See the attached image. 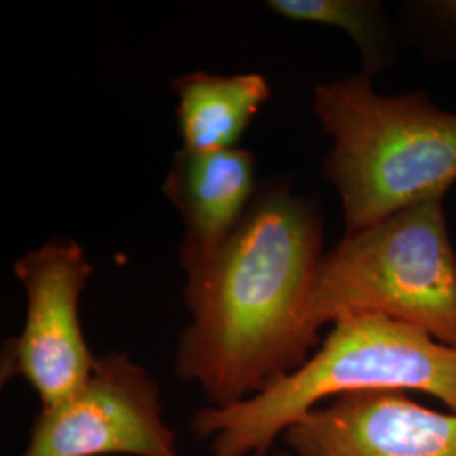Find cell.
I'll list each match as a JSON object with an SVG mask.
<instances>
[{"label": "cell", "instance_id": "4", "mask_svg": "<svg viewBox=\"0 0 456 456\" xmlns=\"http://www.w3.org/2000/svg\"><path fill=\"white\" fill-rule=\"evenodd\" d=\"M377 313L456 346V252L443 200L346 233L318 264L308 301L316 333L340 316Z\"/></svg>", "mask_w": 456, "mask_h": 456}, {"label": "cell", "instance_id": "3", "mask_svg": "<svg viewBox=\"0 0 456 456\" xmlns=\"http://www.w3.org/2000/svg\"><path fill=\"white\" fill-rule=\"evenodd\" d=\"M313 109L333 141L325 173L342 198L346 233L443 200L455 184L456 114L424 92L384 97L363 71L316 86Z\"/></svg>", "mask_w": 456, "mask_h": 456}, {"label": "cell", "instance_id": "10", "mask_svg": "<svg viewBox=\"0 0 456 456\" xmlns=\"http://www.w3.org/2000/svg\"><path fill=\"white\" fill-rule=\"evenodd\" d=\"M267 9L291 22L337 28L359 46L365 73L374 77L392 58L384 7L370 0H269Z\"/></svg>", "mask_w": 456, "mask_h": 456}, {"label": "cell", "instance_id": "11", "mask_svg": "<svg viewBox=\"0 0 456 456\" xmlns=\"http://www.w3.org/2000/svg\"><path fill=\"white\" fill-rule=\"evenodd\" d=\"M426 9L433 12L435 16L443 20L450 29L456 33V0H436V2H428Z\"/></svg>", "mask_w": 456, "mask_h": 456}, {"label": "cell", "instance_id": "9", "mask_svg": "<svg viewBox=\"0 0 456 456\" xmlns=\"http://www.w3.org/2000/svg\"><path fill=\"white\" fill-rule=\"evenodd\" d=\"M173 88L183 149L195 152L235 149L271 97L269 83L259 73L225 77L196 71L178 78Z\"/></svg>", "mask_w": 456, "mask_h": 456}, {"label": "cell", "instance_id": "6", "mask_svg": "<svg viewBox=\"0 0 456 456\" xmlns=\"http://www.w3.org/2000/svg\"><path fill=\"white\" fill-rule=\"evenodd\" d=\"M20 456H180L161 392L127 354H109L63 403L41 409Z\"/></svg>", "mask_w": 456, "mask_h": 456}, {"label": "cell", "instance_id": "5", "mask_svg": "<svg viewBox=\"0 0 456 456\" xmlns=\"http://www.w3.org/2000/svg\"><path fill=\"white\" fill-rule=\"evenodd\" d=\"M14 271L28 313L20 335L7 346L2 377H22L41 409L51 408L80 391L97 365L80 323V297L94 267L80 245L56 239L20 257Z\"/></svg>", "mask_w": 456, "mask_h": 456}, {"label": "cell", "instance_id": "7", "mask_svg": "<svg viewBox=\"0 0 456 456\" xmlns=\"http://www.w3.org/2000/svg\"><path fill=\"white\" fill-rule=\"evenodd\" d=\"M282 438L297 456H456V412L362 392L313 409Z\"/></svg>", "mask_w": 456, "mask_h": 456}, {"label": "cell", "instance_id": "1", "mask_svg": "<svg viewBox=\"0 0 456 456\" xmlns=\"http://www.w3.org/2000/svg\"><path fill=\"white\" fill-rule=\"evenodd\" d=\"M316 207L282 186L256 196L242 224L201 274L186 279L191 322L176 372L228 408L310 359L318 333L308 301L322 261Z\"/></svg>", "mask_w": 456, "mask_h": 456}, {"label": "cell", "instance_id": "12", "mask_svg": "<svg viewBox=\"0 0 456 456\" xmlns=\"http://www.w3.org/2000/svg\"><path fill=\"white\" fill-rule=\"evenodd\" d=\"M252 456H297V455H294V453H271V452H267V453H259V455H252Z\"/></svg>", "mask_w": 456, "mask_h": 456}, {"label": "cell", "instance_id": "8", "mask_svg": "<svg viewBox=\"0 0 456 456\" xmlns=\"http://www.w3.org/2000/svg\"><path fill=\"white\" fill-rule=\"evenodd\" d=\"M163 190L184 224L181 265L186 276H198L212 265L256 200L254 156L239 147L215 152L181 149Z\"/></svg>", "mask_w": 456, "mask_h": 456}, {"label": "cell", "instance_id": "2", "mask_svg": "<svg viewBox=\"0 0 456 456\" xmlns=\"http://www.w3.org/2000/svg\"><path fill=\"white\" fill-rule=\"evenodd\" d=\"M320 348L264 391L228 408H203L191 431L212 456H252L313 409L362 392H421L456 412V346L377 313L345 314Z\"/></svg>", "mask_w": 456, "mask_h": 456}]
</instances>
